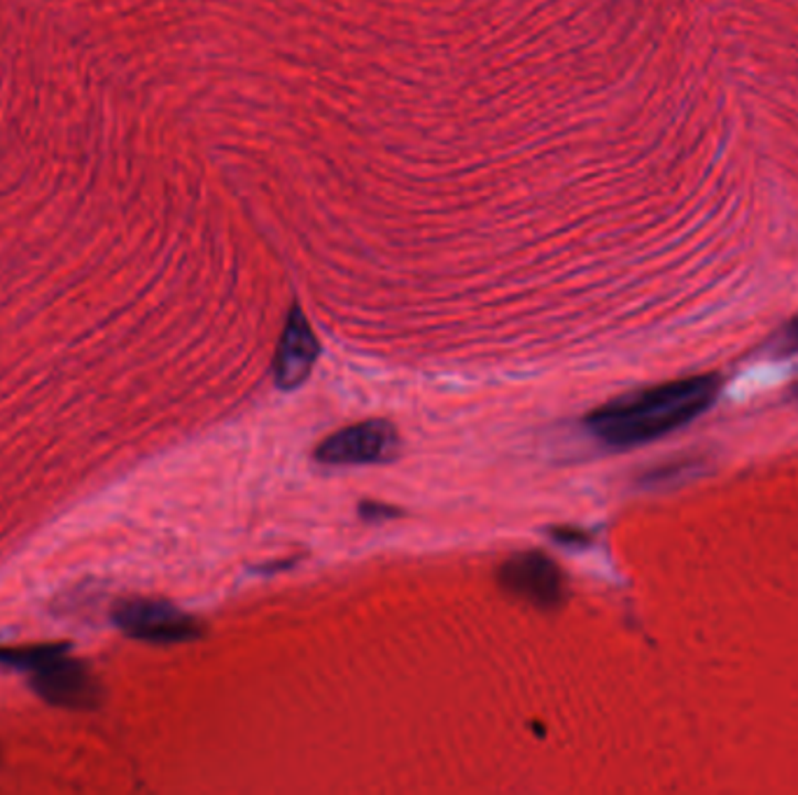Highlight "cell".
I'll use <instances>...</instances> for the list:
<instances>
[{
	"label": "cell",
	"mask_w": 798,
	"mask_h": 795,
	"mask_svg": "<svg viewBox=\"0 0 798 795\" xmlns=\"http://www.w3.org/2000/svg\"><path fill=\"white\" fill-rule=\"evenodd\" d=\"M171 104L262 233L346 269L514 260L616 189L614 0H152Z\"/></svg>",
	"instance_id": "obj_1"
},
{
	"label": "cell",
	"mask_w": 798,
	"mask_h": 795,
	"mask_svg": "<svg viewBox=\"0 0 798 795\" xmlns=\"http://www.w3.org/2000/svg\"><path fill=\"white\" fill-rule=\"evenodd\" d=\"M722 392L717 373H700L670 383L635 390L587 415V429L600 444L633 448L687 427L703 415Z\"/></svg>",
	"instance_id": "obj_2"
},
{
	"label": "cell",
	"mask_w": 798,
	"mask_h": 795,
	"mask_svg": "<svg viewBox=\"0 0 798 795\" xmlns=\"http://www.w3.org/2000/svg\"><path fill=\"white\" fill-rule=\"evenodd\" d=\"M114 625L127 638L147 644H187L204 634V623L162 600H124L114 607Z\"/></svg>",
	"instance_id": "obj_3"
},
{
	"label": "cell",
	"mask_w": 798,
	"mask_h": 795,
	"mask_svg": "<svg viewBox=\"0 0 798 795\" xmlns=\"http://www.w3.org/2000/svg\"><path fill=\"white\" fill-rule=\"evenodd\" d=\"M400 453V434L387 421H367L339 429L316 448V460L329 467L391 462Z\"/></svg>",
	"instance_id": "obj_4"
},
{
	"label": "cell",
	"mask_w": 798,
	"mask_h": 795,
	"mask_svg": "<svg viewBox=\"0 0 798 795\" xmlns=\"http://www.w3.org/2000/svg\"><path fill=\"white\" fill-rule=\"evenodd\" d=\"M500 586L514 598L537 609H558L566 602V576L542 551H523L502 563L498 571Z\"/></svg>",
	"instance_id": "obj_5"
},
{
	"label": "cell",
	"mask_w": 798,
	"mask_h": 795,
	"mask_svg": "<svg viewBox=\"0 0 798 795\" xmlns=\"http://www.w3.org/2000/svg\"><path fill=\"white\" fill-rule=\"evenodd\" d=\"M31 688L54 707L87 711L96 709L103 700V688L94 672L75 661L70 651L58 655L45 667L31 674Z\"/></svg>",
	"instance_id": "obj_6"
},
{
	"label": "cell",
	"mask_w": 798,
	"mask_h": 795,
	"mask_svg": "<svg viewBox=\"0 0 798 795\" xmlns=\"http://www.w3.org/2000/svg\"><path fill=\"white\" fill-rule=\"evenodd\" d=\"M320 355V344L316 339V331L310 327L308 317L299 306H292L278 350L274 360V381L281 390H297L314 369Z\"/></svg>",
	"instance_id": "obj_7"
},
{
	"label": "cell",
	"mask_w": 798,
	"mask_h": 795,
	"mask_svg": "<svg viewBox=\"0 0 798 795\" xmlns=\"http://www.w3.org/2000/svg\"><path fill=\"white\" fill-rule=\"evenodd\" d=\"M68 644H37V646H0V665L14 669L35 672L52 663L58 655L68 653Z\"/></svg>",
	"instance_id": "obj_8"
},
{
	"label": "cell",
	"mask_w": 798,
	"mask_h": 795,
	"mask_svg": "<svg viewBox=\"0 0 798 795\" xmlns=\"http://www.w3.org/2000/svg\"><path fill=\"white\" fill-rule=\"evenodd\" d=\"M770 352L775 357L798 355V315L791 317V320L780 329V334L775 336V341L770 344Z\"/></svg>",
	"instance_id": "obj_9"
},
{
	"label": "cell",
	"mask_w": 798,
	"mask_h": 795,
	"mask_svg": "<svg viewBox=\"0 0 798 795\" xmlns=\"http://www.w3.org/2000/svg\"><path fill=\"white\" fill-rule=\"evenodd\" d=\"M551 536H554V542H558L560 546H570V548L589 544V534L581 532V530H572V527L551 530Z\"/></svg>",
	"instance_id": "obj_10"
},
{
	"label": "cell",
	"mask_w": 798,
	"mask_h": 795,
	"mask_svg": "<svg viewBox=\"0 0 798 795\" xmlns=\"http://www.w3.org/2000/svg\"><path fill=\"white\" fill-rule=\"evenodd\" d=\"M360 513L364 521H383V519H395L397 511L395 509H387L383 504H362L360 507Z\"/></svg>",
	"instance_id": "obj_11"
},
{
	"label": "cell",
	"mask_w": 798,
	"mask_h": 795,
	"mask_svg": "<svg viewBox=\"0 0 798 795\" xmlns=\"http://www.w3.org/2000/svg\"><path fill=\"white\" fill-rule=\"evenodd\" d=\"M791 392H794V394H796V396H798V381H796V383H794V385H791Z\"/></svg>",
	"instance_id": "obj_12"
}]
</instances>
